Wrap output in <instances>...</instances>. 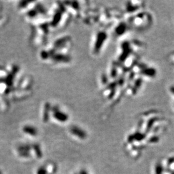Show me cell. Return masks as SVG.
Listing matches in <instances>:
<instances>
[{
    "mask_svg": "<svg viewBox=\"0 0 174 174\" xmlns=\"http://www.w3.org/2000/svg\"><path fill=\"white\" fill-rule=\"evenodd\" d=\"M70 131L74 135L77 136L79 138L83 139L86 138V134L85 132L82 130V129L79 128V127L73 126L71 127Z\"/></svg>",
    "mask_w": 174,
    "mask_h": 174,
    "instance_id": "obj_1",
    "label": "cell"
},
{
    "mask_svg": "<svg viewBox=\"0 0 174 174\" xmlns=\"http://www.w3.org/2000/svg\"><path fill=\"white\" fill-rule=\"evenodd\" d=\"M54 117L55 119H56L57 120L59 121L62 122H66V121H67L68 119V115L64 113L60 112V111L58 110H54Z\"/></svg>",
    "mask_w": 174,
    "mask_h": 174,
    "instance_id": "obj_2",
    "label": "cell"
},
{
    "mask_svg": "<svg viewBox=\"0 0 174 174\" xmlns=\"http://www.w3.org/2000/svg\"><path fill=\"white\" fill-rule=\"evenodd\" d=\"M23 130L25 133L33 136H36L38 134V131L37 129L31 126H25L23 127Z\"/></svg>",
    "mask_w": 174,
    "mask_h": 174,
    "instance_id": "obj_3",
    "label": "cell"
},
{
    "mask_svg": "<svg viewBox=\"0 0 174 174\" xmlns=\"http://www.w3.org/2000/svg\"><path fill=\"white\" fill-rule=\"evenodd\" d=\"M32 147V148L33 149L34 152H35L37 157L39 159L41 158L42 157V152L40 145L38 143H36V144H34Z\"/></svg>",
    "mask_w": 174,
    "mask_h": 174,
    "instance_id": "obj_4",
    "label": "cell"
},
{
    "mask_svg": "<svg viewBox=\"0 0 174 174\" xmlns=\"http://www.w3.org/2000/svg\"><path fill=\"white\" fill-rule=\"evenodd\" d=\"M32 148V146L29 144H23V145H20L19 147H18L17 149L19 152H29L30 150H31Z\"/></svg>",
    "mask_w": 174,
    "mask_h": 174,
    "instance_id": "obj_5",
    "label": "cell"
},
{
    "mask_svg": "<svg viewBox=\"0 0 174 174\" xmlns=\"http://www.w3.org/2000/svg\"><path fill=\"white\" fill-rule=\"evenodd\" d=\"M49 112H50V105L49 104H46L45 106V110L43 113V121L44 122H47L49 119Z\"/></svg>",
    "mask_w": 174,
    "mask_h": 174,
    "instance_id": "obj_6",
    "label": "cell"
},
{
    "mask_svg": "<svg viewBox=\"0 0 174 174\" xmlns=\"http://www.w3.org/2000/svg\"><path fill=\"white\" fill-rule=\"evenodd\" d=\"M37 174H47V170L45 167L41 166L39 167L37 171Z\"/></svg>",
    "mask_w": 174,
    "mask_h": 174,
    "instance_id": "obj_7",
    "label": "cell"
},
{
    "mask_svg": "<svg viewBox=\"0 0 174 174\" xmlns=\"http://www.w3.org/2000/svg\"><path fill=\"white\" fill-rule=\"evenodd\" d=\"M19 155L20 157H23V158H28L31 156V154H30L29 152H19Z\"/></svg>",
    "mask_w": 174,
    "mask_h": 174,
    "instance_id": "obj_8",
    "label": "cell"
},
{
    "mask_svg": "<svg viewBox=\"0 0 174 174\" xmlns=\"http://www.w3.org/2000/svg\"><path fill=\"white\" fill-rule=\"evenodd\" d=\"M80 174H88V173H87L86 171H85L84 170H81Z\"/></svg>",
    "mask_w": 174,
    "mask_h": 174,
    "instance_id": "obj_9",
    "label": "cell"
},
{
    "mask_svg": "<svg viewBox=\"0 0 174 174\" xmlns=\"http://www.w3.org/2000/svg\"><path fill=\"white\" fill-rule=\"evenodd\" d=\"M0 174H2V172L1 170H0Z\"/></svg>",
    "mask_w": 174,
    "mask_h": 174,
    "instance_id": "obj_10",
    "label": "cell"
}]
</instances>
